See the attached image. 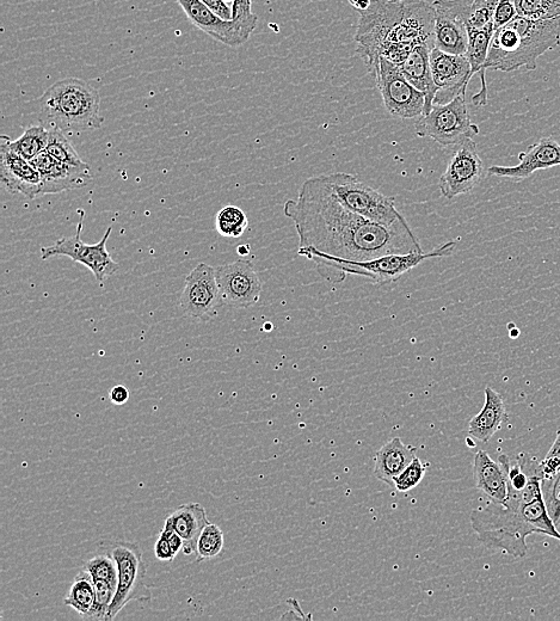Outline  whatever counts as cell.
<instances>
[{
    "mask_svg": "<svg viewBox=\"0 0 560 621\" xmlns=\"http://www.w3.org/2000/svg\"><path fill=\"white\" fill-rule=\"evenodd\" d=\"M207 8L211 9L215 15L223 18L225 21H231L233 18V12L230 5H227L224 0H201Z\"/></svg>",
    "mask_w": 560,
    "mask_h": 621,
    "instance_id": "obj_41",
    "label": "cell"
},
{
    "mask_svg": "<svg viewBox=\"0 0 560 621\" xmlns=\"http://www.w3.org/2000/svg\"><path fill=\"white\" fill-rule=\"evenodd\" d=\"M426 473V466L416 457L412 460V463L395 478V481H393V488L399 491V493H408V491L414 490L417 485L421 484Z\"/></svg>",
    "mask_w": 560,
    "mask_h": 621,
    "instance_id": "obj_36",
    "label": "cell"
},
{
    "mask_svg": "<svg viewBox=\"0 0 560 621\" xmlns=\"http://www.w3.org/2000/svg\"><path fill=\"white\" fill-rule=\"evenodd\" d=\"M560 45V17L529 20L518 16L495 30L485 70L513 72L526 67L537 70L538 59Z\"/></svg>",
    "mask_w": 560,
    "mask_h": 621,
    "instance_id": "obj_4",
    "label": "cell"
},
{
    "mask_svg": "<svg viewBox=\"0 0 560 621\" xmlns=\"http://www.w3.org/2000/svg\"><path fill=\"white\" fill-rule=\"evenodd\" d=\"M356 54L372 73L387 49L396 45L434 47L435 10L424 0H372L360 11Z\"/></svg>",
    "mask_w": 560,
    "mask_h": 621,
    "instance_id": "obj_3",
    "label": "cell"
},
{
    "mask_svg": "<svg viewBox=\"0 0 560 621\" xmlns=\"http://www.w3.org/2000/svg\"><path fill=\"white\" fill-rule=\"evenodd\" d=\"M109 397L113 404L123 405L128 402L129 391L125 386H115L112 390H110Z\"/></svg>",
    "mask_w": 560,
    "mask_h": 621,
    "instance_id": "obj_43",
    "label": "cell"
},
{
    "mask_svg": "<svg viewBox=\"0 0 560 621\" xmlns=\"http://www.w3.org/2000/svg\"><path fill=\"white\" fill-rule=\"evenodd\" d=\"M500 0H445L449 10L465 23L467 29H480L494 22Z\"/></svg>",
    "mask_w": 560,
    "mask_h": 621,
    "instance_id": "obj_27",
    "label": "cell"
},
{
    "mask_svg": "<svg viewBox=\"0 0 560 621\" xmlns=\"http://www.w3.org/2000/svg\"><path fill=\"white\" fill-rule=\"evenodd\" d=\"M507 421L508 414L503 397L491 387H486L484 407L470 421L469 434L486 444Z\"/></svg>",
    "mask_w": 560,
    "mask_h": 621,
    "instance_id": "obj_25",
    "label": "cell"
},
{
    "mask_svg": "<svg viewBox=\"0 0 560 621\" xmlns=\"http://www.w3.org/2000/svg\"><path fill=\"white\" fill-rule=\"evenodd\" d=\"M326 186L338 202L361 217L384 226H396L405 218L399 213L395 199L381 194L379 190L362 183L358 177L335 172L322 175Z\"/></svg>",
    "mask_w": 560,
    "mask_h": 621,
    "instance_id": "obj_7",
    "label": "cell"
},
{
    "mask_svg": "<svg viewBox=\"0 0 560 621\" xmlns=\"http://www.w3.org/2000/svg\"><path fill=\"white\" fill-rule=\"evenodd\" d=\"M541 479L555 476L560 471V430L555 444L551 447L544 460L539 463Z\"/></svg>",
    "mask_w": 560,
    "mask_h": 621,
    "instance_id": "obj_38",
    "label": "cell"
},
{
    "mask_svg": "<svg viewBox=\"0 0 560 621\" xmlns=\"http://www.w3.org/2000/svg\"><path fill=\"white\" fill-rule=\"evenodd\" d=\"M435 10L434 48L454 55H465L469 47V30L465 23L445 4V0L432 3Z\"/></svg>",
    "mask_w": 560,
    "mask_h": 621,
    "instance_id": "obj_20",
    "label": "cell"
},
{
    "mask_svg": "<svg viewBox=\"0 0 560 621\" xmlns=\"http://www.w3.org/2000/svg\"><path fill=\"white\" fill-rule=\"evenodd\" d=\"M509 336L510 338H513V340H516V338H518L520 336V330L518 328H513L509 330Z\"/></svg>",
    "mask_w": 560,
    "mask_h": 621,
    "instance_id": "obj_46",
    "label": "cell"
},
{
    "mask_svg": "<svg viewBox=\"0 0 560 621\" xmlns=\"http://www.w3.org/2000/svg\"><path fill=\"white\" fill-rule=\"evenodd\" d=\"M168 520L184 541V555H194L201 533L209 524L205 507L199 503L182 504L169 515Z\"/></svg>",
    "mask_w": 560,
    "mask_h": 621,
    "instance_id": "obj_24",
    "label": "cell"
},
{
    "mask_svg": "<svg viewBox=\"0 0 560 621\" xmlns=\"http://www.w3.org/2000/svg\"><path fill=\"white\" fill-rule=\"evenodd\" d=\"M221 299L233 309H249L261 300L262 282L254 263L245 258L215 269Z\"/></svg>",
    "mask_w": 560,
    "mask_h": 621,
    "instance_id": "obj_13",
    "label": "cell"
},
{
    "mask_svg": "<svg viewBox=\"0 0 560 621\" xmlns=\"http://www.w3.org/2000/svg\"><path fill=\"white\" fill-rule=\"evenodd\" d=\"M180 305L188 317L198 321H209L218 316L224 303L213 267L200 263L192 270L186 278Z\"/></svg>",
    "mask_w": 560,
    "mask_h": 621,
    "instance_id": "obj_14",
    "label": "cell"
},
{
    "mask_svg": "<svg viewBox=\"0 0 560 621\" xmlns=\"http://www.w3.org/2000/svg\"><path fill=\"white\" fill-rule=\"evenodd\" d=\"M48 155H51L58 161L70 164V165H84L83 159L79 157L77 151L73 149L69 139L64 135V132L57 127H49V139L45 150Z\"/></svg>",
    "mask_w": 560,
    "mask_h": 621,
    "instance_id": "obj_33",
    "label": "cell"
},
{
    "mask_svg": "<svg viewBox=\"0 0 560 621\" xmlns=\"http://www.w3.org/2000/svg\"><path fill=\"white\" fill-rule=\"evenodd\" d=\"M96 598L95 580L88 570L83 569L73 580L69 594L64 604L75 610L83 619L88 616L94 607Z\"/></svg>",
    "mask_w": 560,
    "mask_h": 621,
    "instance_id": "obj_28",
    "label": "cell"
},
{
    "mask_svg": "<svg viewBox=\"0 0 560 621\" xmlns=\"http://www.w3.org/2000/svg\"><path fill=\"white\" fill-rule=\"evenodd\" d=\"M224 2H225L227 5H230V6H231V8H232V5H233V3H235V2H236V0H224Z\"/></svg>",
    "mask_w": 560,
    "mask_h": 621,
    "instance_id": "obj_47",
    "label": "cell"
},
{
    "mask_svg": "<svg viewBox=\"0 0 560 621\" xmlns=\"http://www.w3.org/2000/svg\"><path fill=\"white\" fill-rule=\"evenodd\" d=\"M176 3L181 6L194 27L226 46L244 45L257 27L258 17L251 20L233 18L231 21H225L215 15L201 0H176Z\"/></svg>",
    "mask_w": 560,
    "mask_h": 621,
    "instance_id": "obj_12",
    "label": "cell"
},
{
    "mask_svg": "<svg viewBox=\"0 0 560 621\" xmlns=\"http://www.w3.org/2000/svg\"><path fill=\"white\" fill-rule=\"evenodd\" d=\"M415 131L418 137L433 139L435 143L449 147L475 138L479 127L471 120L466 94H461L451 102L434 104L428 114L418 118Z\"/></svg>",
    "mask_w": 560,
    "mask_h": 621,
    "instance_id": "obj_9",
    "label": "cell"
},
{
    "mask_svg": "<svg viewBox=\"0 0 560 621\" xmlns=\"http://www.w3.org/2000/svg\"><path fill=\"white\" fill-rule=\"evenodd\" d=\"M42 180V195L58 194L89 186L92 181L89 164L70 165L58 161L46 151L32 161Z\"/></svg>",
    "mask_w": 560,
    "mask_h": 621,
    "instance_id": "obj_19",
    "label": "cell"
},
{
    "mask_svg": "<svg viewBox=\"0 0 560 621\" xmlns=\"http://www.w3.org/2000/svg\"><path fill=\"white\" fill-rule=\"evenodd\" d=\"M348 2L358 12L367 10L372 4V0H348Z\"/></svg>",
    "mask_w": 560,
    "mask_h": 621,
    "instance_id": "obj_44",
    "label": "cell"
},
{
    "mask_svg": "<svg viewBox=\"0 0 560 621\" xmlns=\"http://www.w3.org/2000/svg\"><path fill=\"white\" fill-rule=\"evenodd\" d=\"M560 166V144L551 137L541 138L537 143L528 146L519 155V164L515 166H490L491 176L508 178L514 182H522L538 170H547Z\"/></svg>",
    "mask_w": 560,
    "mask_h": 621,
    "instance_id": "obj_18",
    "label": "cell"
},
{
    "mask_svg": "<svg viewBox=\"0 0 560 621\" xmlns=\"http://www.w3.org/2000/svg\"><path fill=\"white\" fill-rule=\"evenodd\" d=\"M433 48V46L427 45V43L416 46L412 49L409 57L404 60V63L398 66L404 77L426 96V107H424L423 115L428 114L432 110L435 96L438 94V88H436L433 79L432 67H430V52L433 51Z\"/></svg>",
    "mask_w": 560,
    "mask_h": 621,
    "instance_id": "obj_21",
    "label": "cell"
},
{
    "mask_svg": "<svg viewBox=\"0 0 560 621\" xmlns=\"http://www.w3.org/2000/svg\"><path fill=\"white\" fill-rule=\"evenodd\" d=\"M469 30V47H467L466 58L469 60L471 66L472 77L479 73L480 75V90L475 96L472 97V103L476 107H484L488 104V85H486L485 79V63L488 59L490 43L492 36H494V22L488 24V26L480 29H467Z\"/></svg>",
    "mask_w": 560,
    "mask_h": 621,
    "instance_id": "obj_23",
    "label": "cell"
},
{
    "mask_svg": "<svg viewBox=\"0 0 560 621\" xmlns=\"http://www.w3.org/2000/svg\"><path fill=\"white\" fill-rule=\"evenodd\" d=\"M215 226L220 236L236 239L244 235L248 229L249 220L242 209L236 206H226L217 214Z\"/></svg>",
    "mask_w": 560,
    "mask_h": 621,
    "instance_id": "obj_30",
    "label": "cell"
},
{
    "mask_svg": "<svg viewBox=\"0 0 560 621\" xmlns=\"http://www.w3.org/2000/svg\"><path fill=\"white\" fill-rule=\"evenodd\" d=\"M541 490H543L547 512L553 522L557 526L560 525V471L555 476L541 479Z\"/></svg>",
    "mask_w": 560,
    "mask_h": 621,
    "instance_id": "obj_37",
    "label": "cell"
},
{
    "mask_svg": "<svg viewBox=\"0 0 560 621\" xmlns=\"http://www.w3.org/2000/svg\"><path fill=\"white\" fill-rule=\"evenodd\" d=\"M519 16L529 20H552L560 17V0H513Z\"/></svg>",
    "mask_w": 560,
    "mask_h": 621,
    "instance_id": "obj_34",
    "label": "cell"
},
{
    "mask_svg": "<svg viewBox=\"0 0 560 621\" xmlns=\"http://www.w3.org/2000/svg\"><path fill=\"white\" fill-rule=\"evenodd\" d=\"M237 252L238 255L240 256H246L250 254V247L249 245H240V247L237 248Z\"/></svg>",
    "mask_w": 560,
    "mask_h": 621,
    "instance_id": "obj_45",
    "label": "cell"
},
{
    "mask_svg": "<svg viewBox=\"0 0 560 621\" xmlns=\"http://www.w3.org/2000/svg\"><path fill=\"white\" fill-rule=\"evenodd\" d=\"M283 213L293 221L299 248L348 261H369L392 254H422L408 221L384 226L349 211L330 192L322 176L303 183L298 200H288Z\"/></svg>",
    "mask_w": 560,
    "mask_h": 621,
    "instance_id": "obj_1",
    "label": "cell"
},
{
    "mask_svg": "<svg viewBox=\"0 0 560 621\" xmlns=\"http://www.w3.org/2000/svg\"><path fill=\"white\" fill-rule=\"evenodd\" d=\"M225 538L224 533L218 525L209 524L202 531L198 541V550H196V563L209 561V559L217 558L224 550Z\"/></svg>",
    "mask_w": 560,
    "mask_h": 621,
    "instance_id": "obj_32",
    "label": "cell"
},
{
    "mask_svg": "<svg viewBox=\"0 0 560 621\" xmlns=\"http://www.w3.org/2000/svg\"><path fill=\"white\" fill-rule=\"evenodd\" d=\"M84 569L88 570L94 580H103L110 583H119V569L115 558L102 546H98V552L94 557L84 564Z\"/></svg>",
    "mask_w": 560,
    "mask_h": 621,
    "instance_id": "obj_31",
    "label": "cell"
},
{
    "mask_svg": "<svg viewBox=\"0 0 560 621\" xmlns=\"http://www.w3.org/2000/svg\"><path fill=\"white\" fill-rule=\"evenodd\" d=\"M473 477L476 488L491 502L503 503L508 497L507 471L500 461L492 459L485 451H478L473 460Z\"/></svg>",
    "mask_w": 560,
    "mask_h": 621,
    "instance_id": "obj_22",
    "label": "cell"
},
{
    "mask_svg": "<svg viewBox=\"0 0 560 621\" xmlns=\"http://www.w3.org/2000/svg\"><path fill=\"white\" fill-rule=\"evenodd\" d=\"M518 16V10H516L513 0H500L495 10L494 29L497 30L506 26Z\"/></svg>",
    "mask_w": 560,
    "mask_h": 621,
    "instance_id": "obj_39",
    "label": "cell"
},
{
    "mask_svg": "<svg viewBox=\"0 0 560 621\" xmlns=\"http://www.w3.org/2000/svg\"><path fill=\"white\" fill-rule=\"evenodd\" d=\"M39 118L63 132H83L101 128L100 92L79 78L54 83L39 100Z\"/></svg>",
    "mask_w": 560,
    "mask_h": 621,
    "instance_id": "obj_6",
    "label": "cell"
},
{
    "mask_svg": "<svg viewBox=\"0 0 560 621\" xmlns=\"http://www.w3.org/2000/svg\"><path fill=\"white\" fill-rule=\"evenodd\" d=\"M430 67L438 88L434 104H445L461 94H466L471 81V66L466 55H454L433 48L430 52Z\"/></svg>",
    "mask_w": 560,
    "mask_h": 621,
    "instance_id": "obj_16",
    "label": "cell"
},
{
    "mask_svg": "<svg viewBox=\"0 0 560 621\" xmlns=\"http://www.w3.org/2000/svg\"><path fill=\"white\" fill-rule=\"evenodd\" d=\"M84 217L85 212H82L75 236L61 238L52 247L42 248L41 257L43 261L53 257H69L73 262L89 268L96 280L103 284L109 276L114 275L119 270V264L113 260L107 250V243L113 229L109 227L100 243L85 244L80 237L83 231Z\"/></svg>",
    "mask_w": 560,
    "mask_h": 621,
    "instance_id": "obj_11",
    "label": "cell"
},
{
    "mask_svg": "<svg viewBox=\"0 0 560 621\" xmlns=\"http://www.w3.org/2000/svg\"><path fill=\"white\" fill-rule=\"evenodd\" d=\"M118 586L103 580H95V604L85 620H108L110 606H112Z\"/></svg>",
    "mask_w": 560,
    "mask_h": 621,
    "instance_id": "obj_35",
    "label": "cell"
},
{
    "mask_svg": "<svg viewBox=\"0 0 560 621\" xmlns=\"http://www.w3.org/2000/svg\"><path fill=\"white\" fill-rule=\"evenodd\" d=\"M485 174L484 163L479 156L477 144L473 139L458 145L447 169L440 177L441 194L447 200L469 194L482 182Z\"/></svg>",
    "mask_w": 560,
    "mask_h": 621,
    "instance_id": "obj_15",
    "label": "cell"
},
{
    "mask_svg": "<svg viewBox=\"0 0 560 621\" xmlns=\"http://www.w3.org/2000/svg\"><path fill=\"white\" fill-rule=\"evenodd\" d=\"M470 520L480 543L515 558L527 556V538L533 534L560 541L557 525L547 512L539 467L525 489L508 487L506 501L472 510Z\"/></svg>",
    "mask_w": 560,
    "mask_h": 621,
    "instance_id": "obj_2",
    "label": "cell"
},
{
    "mask_svg": "<svg viewBox=\"0 0 560 621\" xmlns=\"http://www.w3.org/2000/svg\"><path fill=\"white\" fill-rule=\"evenodd\" d=\"M100 546L115 558L119 569L118 590L108 613V620H113L129 602L147 604L151 601L152 594L146 586V564L143 551L137 543L123 540L102 541Z\"/></svg>",
    "mask_w": 560,
    "mask_h": 621,
    "instance_id": "obj_8",
    "label": "cell"
},
{
    "mask_svg": "<svg viewBox=\"0 0 560 621\" xmlns=\"http://www.w3.org/2000/svg\"><path fill=\"white\" fill-rule=\"evenodd\" d=\"M155 555L159 561L162 562H172L176 558V553L171 549L168 540L164 537L159 536L155 545Z\"/></svg>",
    "mask_w": 560,
    "mask_h": 621,
    "instance_id": "obj_42",
    "label": "cell"
},
{
    "mask_svg": "<svg viewBox=\"0 0 560 621\" xmlns=\"http://www.w3.org/2000/svg\"><path fill=\"white\" fill-rule=\"evenodd\" d=\"M0 180L11 194H21L29 200L42 196V180L38 169L10 149L6 135L0 137Z\"/></svg>",
    "mask_w": 560,
    "mask_h": 621,
    "instance_id": "obj_17",
    "label": "cell"
},
{
    "mask_svg": "<svg viewBox=\"0 0 560 621\" xmlns=\"http://www.w3.org/2000/svg\"><path fill=\"white\" fill-rule=\"evenodd\" d=\"M48 139L49 129L42 125L30 126L17 140L6 137L10 149L30 162L46 150Z\"/></svg>",
    "mask_w": 560,
    "mask_h": 621,
    "instance_id": "obj_29",
    "label": "cell"
},
{
    "mask_svg": "<svg viewBox=\"0 0 560 621\" xmlns=\"http://www.w3.org/2000/svg\"><path fill=\"white\" fill-rule=\"evenodd\" d=\"M455 249H457V243L448 242L427 254L423 252L422 254H415V252L392 254L369 261L342 260V258L325 255L311 248H299L298 255L315 263L318 274L331 284H342L347 279V275H355L372 281L374 285L383 286L398 281L404 274L420 266L424 261L452 256Z\"/></svg>",
    "mask_w": 560,
    "mask_h": 621,
    "instance_id": "obj_5",
    "label": "cell"
},
{
    "mask_svg": "<svg viewBox=\"0 0 560 621\" xmlns=\"http://www.w3.org/2000/svg\"><path fill=\"white\" fill-rule=\"evenodd\" d=\"M371 75L387 112L402 120L421 118L426 107V96L404 77L397 65L380 58Z\"/></svg>",
    "mask_w": 560,
    "mask_h": 621,
    "instance_id": "obj_10",
    "label": "cell"
},
{
    "mask_svg": "<svg viewBox=\"0 0 560 621\" xmlns=\"http://www.w3.org/2000/svg\"><path fill=\"white\" fill-rule=\"evenodd\" d=\"M515 327H516V325H515L514 323H509V324H508V329H509V330H510V329H513V328H515Z\"/></svg>",
    "mask_w": 560,
    "mask_h": 621,
    "instance_id": "obj_48",
    "label": "cell"
},
{
    "mask_svg": "<svg viewBox=\"0 0 560 621\" xmlns=\"http://www.w3.org/2000/svg\"><path fill=\"white\" fill-rule=\"evenodd\" d=\"M416 448L395 438L380 448L375 457L374 475L393 488V481L416 458Z\"/></svg>",
    "mask_w": 560,
    "mask_h": 621,
    "instance_id": "obj_26",
    "label": "cell"
},
{
    "mask_svg": "<svg viewBox=\"0 0 560 621\" xmlns=\"http://www.w3.org/2000/svg\"><path fill=\"white\" fill-rule=\"evenodd\" d=\"M160 536L164 537L168 540V543L171 546V549L174 550L176 555L183 551L184 541L180 534L172 527L171 522L166 519L162 532H160Z\"/></svg>",
    "mask_w": 560,
    "mask_h": 621,
    "instance_id": "obj_40",
    "label": "cell"
}]
</instances>
